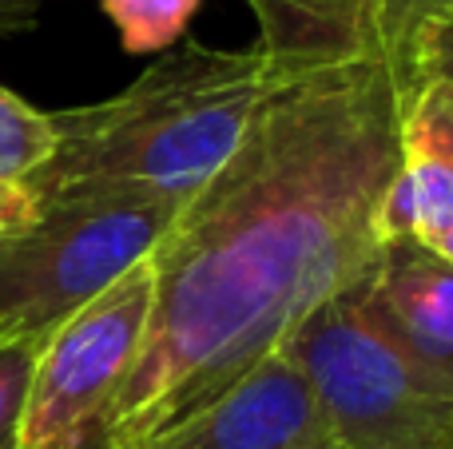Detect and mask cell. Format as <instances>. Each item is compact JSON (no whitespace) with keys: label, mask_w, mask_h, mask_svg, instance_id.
I'll list each match as a JSON object with an SVG mask.
<instances>
[{"label":"cell","mask_w":453,"mask_h":449,"mask_svg":"<svg viewBox=\"0 0 453 449\" xmlns=\"http://www.w3.org/2000/svg\"><path fill=\"white\" fill-rule=\"evenodd\" d=\"M40 346H44V339H16L0 346V449L20 445V422Z\"/></svg>","instance_id":"cell-14"},{"label":"cell","mask_w":453,"mask_h":449,"mask_svg":"<svg viewBox=\"0 0 453 449\" xmlns=\"http://www.w3.org/2000/svg\"><path fill=\"white\" fill-rule=\"evenodd\" d=\"M151 315V263L132 267L44 339L16 449H84L140 354Z\"/></svg>","instance_id":"cell-5"},{"label":"cell","mask_w":453,"mask_h":449,"mask_svg":"<svg viewBox=\"0 0 453 449\" xmlns=\"http://www.w3.org/2000/svg\"><path fill=\"white\" fill-rule=\"evenodd\" d=\"M398 159L402 84L382 56L282 72L151 251L148 331L104 438L132 449L196 418L362 283Z\"/></svg>","instance_id":"cell-1"},{"label":"cell","mask_w":453,"mask_h":449,"mask_svg":"<svg viewBox=\"0 0 453 449\" xmlns=\"http://www.w3.org/2000/svg\"><path fill=\"white\" fill-rule=\"evenodd\" d=\"M362 294L410 350L453 374V263L422 243H382Z\"/></svg>","instance_id":"cell-7"},{"label":"cell","mask_w":453,"mask_h":449,"mask_svg":"<svg viewBox=\"0 0 453 449\" xmlns=\"http://www.w3.org/2000/svg\"><path fill=\"white\" fill-rule=\"evenodd\" d=\"M370 4H374V56H382L406 88L418 36L426 24L453 16V0H370Z\"/></svg>","instance_id":"cell-13"},{"label":"cell","mask_w":453,"mask_h":449,"mask_svg":"<svg viewBox=\"0 0 453 449\" xmlns=\"http://www.w3.org/2000/svg\"><path fill=\"white\" fill-rule=\"evenodd\" d=\"M453 227V159L402 127V159L378 207V243H430Z\"/></svg>","instance_id":"cell-9"},{"label":"cell","mask_w":453,"mask_h":449,"mask_svg":"<svg viewBox=\"0 0 453 449\" xmlns=\"http://www.w3.org/2000/svg\"><path fill=\"white\" fill-rule=\"evenodd\" d=\"M402 127L453 159V16L426 24L402 88Z\"/></svg>","instance_id":"cell-10"},{"label":"cell","mask_w":453,"mask_h":449,"mask_svg":"<svg viewBox=\"0 0 453 449\" xmlns=\"http://www.w3.org/2000/svg\"><path fill=\"white\" fill-rule=\"evenodd\" d=\"M426 251H434L438 259H446V263H453V227H446L441 235H434L430 243H422Z\"/></svg>","instance_id":"cell-17"},{"label":"cell","mask_w":453,"mask_h":449,"mask_svg":"<svg viewBox=\"0 0 453 449\" xmlns=\"http://www.w3.org/2000/svg\"><path fill=\"white\" fill-rule=\"evenodd\" d=\"M203 0H100L104 16L116 24L119 44L132 56H156L188 40Z\"/></svg>","instance_id":"cell-11"},{"label":"cell","mask_w":453,"mask_h":449,"mask_svg":"<svg viewBox=\"0 0 453 449\" xmlns=\"http://www.w3.org/2000/svg\"><path fill=\"white\" fill-rule=\"evenodd\" d=\"M44 4L48 0H0V36H12V32L32 28Z\"/></svg>","instance_id":"cell-16"},{"label":"cell","mask_w":453,"mask_h":449,"mask_svg":"<svg viewBox=\"0 0 453 449\" xmlns=\"http://www.w3.org/2000/svg\"><path fill=\"white\" fill-rule=\"evenodd\" d=\"M338 449H453V374L410 350L362 294V283L319 307L295 339Z\"/></svg>","instance_id":"cell-3"},{"label":"cell","mask_w":453,"mask_h":449,"mask_svg":"<svg viewBox=\"0 0 453 449\" xmlns=\"http://www.w3.org/2000/svg\"><path fill=\"white\" fill-rule=\"evenodd\" d=\"M266 60L282 72L374 56L370 0H247Z\"/></svg>","instance_id":"cell-8"},{"label":"cell","mask_w":453,"mask_h":449,"mask_svg":"<svg viewBox=\"0 0 453 449\" xmlns=\"http://www.w3.org/2000/svg\"><path fill=\"white\" fill-rule=\"evenodd\" d=\"M56 148L52 111H36L0 84V179H28Z\"/></svg>","instance_id":"cell-12"},{"label":"cell","mask_w":453,"mask_h":449,"mask_svg":"<svg viewBox=\"0 0 453 449\" xmlns=\"http://www.w3.org/2000/svg\"><path fill=\"white\" fill-rule=\"evenodd\" d=\"M175 203L88 195L44 203L20 235L0 239V346L48 339L64 318L151 259Z\"/></svg>","instance_id":"cell-4"},{"label":"cell","mask_w":453,"mask_h":449,"mask_svg":"<svg viewBox=\"0 0 453 449\" xmlns=\"http://www.w3.org/2000/svg\"><path fill=\"white\" fill-rule=\"evenodd\" d=\"M282 68L258 44L207 48L180 40L124 92L52 111L56 148L28 187L40 207L124 195L188 203L234 156Z\"/></svg>","instance_id":"cell-2"},{"label":"cell","mask_w":453,"mask_h":449,"mask_svg":"<svg viewBox=\"0 0 453 449\" xmlns=\"http://www.w3.org/2000/svg\"><path fill=\"white\" fill-rule=\"evenodd\" d=\"M132 449H338L303 366L279 350L196 418Z\"/></svg>","instance_id":"cell-6"},{"label":"cell","mask_w":453,"mask_h":449,"mask_svg":"<svg viewBox=\"0 0 453 449\" xmlns=\"http://www.w3.org/2000/svg\"><path fill=\"white\" fill-rule=\"evenodd\" d=\"M40 199L24 179H0V239L20 235L40 219Z\"/></svg>","instance_id":"cell-15"},{"label":"cell","mask_w":453,"mask_h":449,"mask_svg":"<svg viewBox=\"0 0 453 449\" xmlns=\"http://www.w3.org/2000/svg\"><path fill=\"white\" fill-rule=\"evenodd\" d=\"M84 449H116V445H111V442H108V438H104V434H100V438H92V442H88Z\"/></svg>","instance_id":"cell-18"}]
</instances>
